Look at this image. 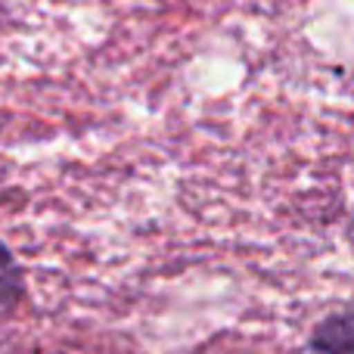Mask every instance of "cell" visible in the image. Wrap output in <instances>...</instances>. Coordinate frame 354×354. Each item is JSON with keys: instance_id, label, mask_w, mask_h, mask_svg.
<instances>
[{"instance_id": "cell-1", "label": "cell", "mask_w": 354, "mask_h": 354, "mask_svg": "<svg viewBox=\"0 0 354 354\" xmlns=\"http://www.w3.org/2000/svg\"><path fill=\"white\" fill-rule=\"evenodd\" d=\"M305 345L311 354H354V305L317 320Z\"/></svg>"}, {"instance_id": "cell-2", "label": "cell", "mask_w": 354, "mask_h": 354, "mask_svg": "<svg viewBox=\"0 0 354 354\" xmlns=\"http://www.w3.org/2000/svg\"><path fill=\"white\" fill-rule=\"evenodd\" d=\"M28 283H25V270L19 264L16 252L0 239V324L10 320L25 301Z\"/></svg>"}]
</instances>
